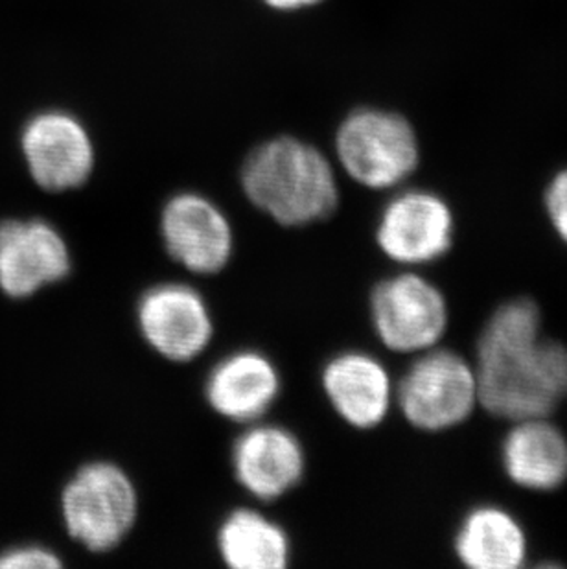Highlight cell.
<instances>
[{
  "instance_id": "obj_1",
  "label": "cell",
  "mask_w": 567,
  "mask_h": 569,
  "mask_svg": "<svg viewBox=\"0 0 567 569\" xmlns=\"http://www.w3.org/2000/svg\"><path fill=\"white\" fill-rule=\"evenodd\" d=\"M530 299L505 302L477 343V398L499 419H546L567 397V349L541 339Z\"/></svg>"
},
{
  "instance_id": "obj_2",
  "label": "cell",
  "mask_w": 567,
  "mask_h": 569,
  "mask_svg": "<svg viewBox=\"0 0 567 569\" xmlns=\"http://www.w3.org/2000/svg\"><path fill=\"white\" fill-rule=\"evenodd\" d=\"M241 189L263 214L282 227L330 218L339 204L332 164L316 146L294 137L268 140L241 167Z\"/></svg>"
},
{
  "instance_id": "obj_3",
  "label": "cell",
  "mask_w": 567,
  "mask_h": 569,
  "mask_svg": "<svg viewBox=\"0 0 567 569\" xmlns=\"http://www.w3.org/2000/svg\"><path fill=\"white\" fill-rule=\"evenodd\" d=\"M61 512L74 542L92 553H109L133 531L139 495L122 467L87 462L64 485Z\"/></svg>"
},
{
  "instance_id": "obj_4",
  "label": "cell",
  "mask_w": 567,
  "mask_h": 569,
  "mask_svg": "<svg viewBox=\"0 0 567 569\" xmlns=\"http://www.w3.org/2000/svg\"><path fill=\"white\" fill-rule=\"evenodd\" d=\"M345 172L367 189L386 190L406 181L418 164V140L404 117L359 109L345 119L336 137Z\"/></svg>"
},
{
  "instance_id": "obj_5",
  "label": "cell",
  "mask_w": 567,
  "mask_h": 569,
  "mask_svg": "<svg viewBox=\"0 0 567 569\" xmlns=\"http://www.w3.org/2000/svg\"><path fill=\"white\" fill-rule=\"evenodd\" d=\"M397 398L409 425L448 430L465 422L479 402L476 369L451 350H431L407 369Z\"/></svg>"
},
{
  "instance_id": "obj_6",
  "label": "cell",
  "mask_w": 567,
  "mask_h": 569,
  "mask_svg": "<svg viewBox=\"0 0 567 569\" xmlns=\"http://www.w3.org/2000/svg\"><path fill=\"white\" fill-rule=\"evenodd\" d=\"M376 336L392 352H420L439 343L448 327V305L437 286L420 274L384 279L370 293Z\"/></svg>"
},
{
  "instance_id": "obj_7",
  "label": "cell",
  "mask_w": 567,
  "mask_h": 569,
  "mask_svg": "<svg viewBox=\"0 0 567 569\" xmlns=\"http://www.w3.org/2000/svg\"><path fill=\"white\" fill-rule=\"evenodd\" d=\"M137 325L146 343L173 363L196 360L215 338L209 305L196 288L181 282L146 290L137 302Z\"/></svg>"
},
{
  "instance_id": "obj_8",
  "label": "cell",
  "mask_w": 567,
  "mask_h": 569,
  "mask_svg": "<svg viewBox=\"0 0 567 569\" xmlns=\"http://www.w3.org/2000/svg\"><path fill=\"white\" fill-rule=\"evenodd\" d=\"M161 237L168 257L193 274L220 273L235 251L229 218L215 201L193 192L168 199Z\"/></svg>"
},
{
  "instance_id": "obj_9",
  "label": "cell",
  "mask_w": 567,
  "mask_h": 569,
  "mask_svg": "<svg viewBox=\"0 0 567 569\" xmlns=\"http://www.w3.org/2000/svg\"><path fill=\"white\" fill-rule=\"evenodd\" d=\"M381 253L418 266L445 257L454 243V214L445 199L426 190L398 193L381 210L376 227Z\"/></svg>"
},
{
  "instance_id": "obj_10",
  "label": "cell",
  "mask_w": 567,
  "mask_h": 569,
  "mask_svg": "<svg viewBox=\"0 0 567 569\" xmlns=\"http://www.w3.org/2000/svg\"><path fill=\"white\" fill-rule=\"evenodd\" d=\"M21 146L33 181L49 192L80 189L94 170L91 137L72 114H36L22 129Z\"/></svg>"
},
{
  "instance_id": "obj_11",
  "label": "cell",
  "mask_w": 567,
  "mask_h": 569,
  "mask_svg": "<svg viewBox=\"0 0 567 569\" xmlns=\"http://www.w3.org/2000/svg\"><path fill=\"white\" fill-rule=\"evenodd\" d=\"M72 269L69 246L44 220L0 223V288L13 299H27L44 286L67 279Z\"/></svg>"
},
{
  "instance_id": "obj_12",
  "label": "cell",
  "mask_w": 567,
  "mask_h": 569,
  "mask_svg": "<svg viewBox=\"0 0 567 569\" xmlns=\"http://www.w3.org/2000/svg\"><path fill=\"white\" fill-rule=\"evenodd\" d=\"M230 459L238 485L260 501L279 500L305 478V448L282 426H251L236 439Z\"/></svg>"
},
{
  "instance_id": "obj_13",
  "label": "cell",
  "mask_w": 567,
  "mask_h": 569,
  "mask_svg": "<svg viewBox=\"0 0 567 569\" xmlns=\"http://www.w3.org/2000/svg\"><path fill=\"white\" fill-rule=\"evenodd\" d=\"M279 369L257 350H238L218 361L205 381L210 408L232 422H257L280 395Z\"/></svg>"
},
{
  "instance_id": "obj_14",
  "label": "cell",
  "mask_w": 567,
  "mask_h": 569,
  "mask_svg": "<svg viewBox=\"0 0 567 569\" xmlns=\"http://www.w3.org/2000/svg\"><path fill=\"white\" fill-rule=\"evenodd\" d=\"M322 389L334 411L356 430H372L386 420L392 383L386 367L365 352H342L328 361Z\"/></svg>"
},
{
  "instance_id": "obj_15",
  "label": "cell",
  "mask_w": 567,
  "mask_h": 569,
  "mask_svg": "<svg viewBox=\"0 0 567 569\" xmlns=\"http://www.w3.org/2000/svg\"><path fill=\"white\" fill-rule=\"evenodd\" d=\"M505 472L529 490H555L567 479V437L546 419L519 420L505 437Z\"/></svg>"
},
{
  "instance_id": "obj_16",
  "label": "cell",
  "mask_w": 567,
  "mask_h": 569,
  "mask_svg": "<svg viewBox=\"0 0 567 569\" xmlns=\"http://www.w3.org/2000/svg\"><path fill=\"white\" fill-rule=\"evenodd\" d=\"M455 553L471 569H516L527 557V538L507 510L477 507L460 523Z\"/></svg>"
},
{
  "instance_id": "obj_17",
  "label": "cell",
  "mask_w": 567,
  "mask_h": 569,
  "mask_svg": "<svg viewBox=\"0 0 567 569\" xmlns=\"http://www.w3.org/2000/svg\"><path fill=\"white\" fill-rule=\"evenodd\" d=\"M216 548L230 569H284L291 543L279 523L252 509H236L221 521Z\"/></svg>"
},
{
  "instance_id": "obj_18",
  "label": "cell",
  "mask_w": 567,
  "mask_h": 569,
  "mask_svg": "<svg viewBox=\"0 0 567 569\" xmlns=\"http://www.w3.org/2000/svg\"><path fill=\"white\" fill-rule=\"evenodd\" d=\"M63 562L50 549L39 546L10 549L0 555V569H56Z\"/></svg>"
},
{
  "instance_id": "obj_19",
  "label": "cell",
  "mask_w": 567,
  "mask_h": 569,
  "mask_svg": "<svg viewBox=\"0 0 567 569\" xmlns=\"http://www.w3.org/2000/svg\"><path fill=\"white\" fill-rule=\"evenodd\" d=\"M546 207L555 231L567 243V170L558 172L547 187Z\"/></svg>"
},
{
  "instance_id": "obj_20",
  "label": "cell",
  "mask_w": 567,
  "mask_h": 569,
  "mask_svg": "<svg viewBox=\"0 0 567 569\" xmlns=\"http://www.w3.org/2000/svg\"><path fill=\"white\" fill-rule=\"evenodd\" d=\"M266 4L277 10H299V8H306V6L317 4L321 0H263Z\"/></svg>"
}]
</instances>
